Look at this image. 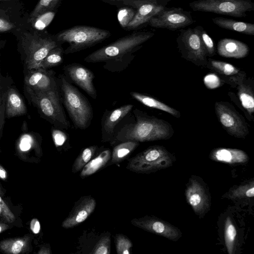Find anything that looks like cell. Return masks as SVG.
<instances>
[{"label":"cell","instance_id":"obj_18","mask_svg":"<svg viewBox=\"0 0 254 254\" xmlns=\"http://www.w3.org/2000/svg\"><path fill=\"white\" fill-rule=\"evenodd\" d=\"M171 0H155L142 4L125 30H135L147 23L150 19L163 9Z\"/></svg>","mask_w":254,"mask_h":254},{"label":"cell","instance_id":"obj_9","mask_svg":"<svg viewBox=\"0 0 254 254\" xmlns=\"http://www.w3.org/2000/svg\"><path fill=\"white\" fill-rule=\"evenodd\" d=\"M177 43L184 58L198 65L207 64V53L196 26L193 28L180 29Z\"/></svg>","mask_w":254,"mask_h":254},{"label":"cell","instance_id":"obj_23","mask_svg":"<svg viewBox=\"0 0 254 254\" xmlns=\"http://www.w3.org/2000/svg\"><path fill=\"white\" fill-rule=\"evenodd\" d=\"M245 74L234 78L232 83L237 86L238 95L243 108L253 118L254 112V92L252 88L244 81Z\"/></svg>","mask_w":254,"mask_h":254},{"label":"cell","instance_id":"obj_34","mask_svg":"<svg viewBox=\"0 0 254 254\" xmlns=\"http://www.w3.org/2000/svg\"><path fill=\"white\" fill-rule=\"evenodd\" d=\"M228 195L231 199L253 197L254 196V180L234 188L229 191Z\"/></svg>","mask_w":254,"mask_h":254},{"label":"cell","instance_id":"obj_10","mask_svg":"<svg viewBox=\"0 0 254 254\" xmlns=\"http://www.w3.org/2000/svg\"><path fill=\"white\" fill-rule=\"evenodd\" d=\"M195 22L190 11L181 7H166L158 12L147 23L156 28L177 30L188 26Z\"/></svg>","mask_w":254,"mask_h":254},{"label":"cell","instance_id":"obj_35","mask_svg":"<svg viewBox=\"0 0 254 254\" xmlns=\"http://www.w3.org/2000/svg\"><path fill=\"white\" fill-rule=\"evenodd\" d=\"M64 0H39L33 9L29 13V18H32L47 11H57Z\"/></svg>","mask_w":254,"mask_h":254},{"label":"cell","instance_id":"obj_7","mask_svg":"<svg viewBox=\"0 0 254 254\" xmlns=\"http://www.w3.org/2000/svg\"><path fill=\"white\" fill-rule=\"evenodd\" d=\"M174 160L165 147L154 145L129 159L127 168L137 173L149 174L171 167Z\"/></svg>","mask_w":254,"mask_h":254},{"label":"cell","instance_id":"obj_25","mask_svg":"<svg viewBox=\"0 0 254 254\" xmlns=\"http://www.w3.org/2000/svg\"><path fill=\"white\" fill-rule=\"evenodd\" d=\"M130 95L133 99L147 107L164 111L176 118L180 117V112L176 109L152 97L134 91L130 92Z\"/></svg>","mask_w":254,"mask_h":254},{"label":"cell","instance_id":"obj_27","mask_svg":"<svg viewBox=\"0 0 254 254\" xmlns=\"http://www.w3.org/2000/svg\"><path fill=\"white\" fill-rule=\"evenodd\" d=\"M139 145V142L134 141L121 142L115 146L111 153L110 164H118L123 161Z\"/></svg>","mask_w":254,"mask_h":254},{"label":"cell","instance_id":"obj_29","mask_svg":"<svg viewBox=\"0 0 254 254\" xmlns=\"http://www.w3.org/2000/svg\"><path fill=\"white\" fill-rule=\"evenodd\" d=\"M13 81L10 77L3 76L1 72L0 52V136L3 130L5 121V104L7 91Z\"/></svg>","mask_w":254,"mask_h":254},{"label":"cell","instance_id":"obj_32","mask_svg":"<svg viewBox=\"0 0 254 254\" xmlns=\"http://www.w3.org/2000/svg\"><path fill=\"white\" fill-rule=\"evenodd\" d=\"M237 236L236 229L230 217H227L224 224V240L229 254H233L235 251Z\"/></svg>","mask_w":254,"mask_h":254},{"label":"cell","instance_id":"obj_40","mask_svg":"<svg viewBox=\"0 0 254 254\" xmlns=\"http://www.w3.org/2000/svg\"><path fill=\"white\" fill-rule=\"evenodd\" d=\"M109 4L115 5L118 8L124 6H131L137 9L142 4L155 0H100Z\"/></svg>","mask_w":254,"mask_h":254},{"label":"cell","instance_id":"obj_36","mask_svg":"<svg viewBox=\"0 0 254 254\" xmlns=\"http://www.w3.org/2000/svg\"><path fill=\"white\" fill-rule=\"evenodd\" d=\"M136 11V9L129 6H124L118 8L117 19L122 28L125 29L134 17Z\"/></svg>","mask_w":254,"mask_h":254},{"label":"cell","instance_id":"obj_28","mask_svg":"<svg viewBox=\"0 0 254 254\" xmlns=\"http://www.w3.org/2000/svg\"><path fill=\"white\" fill-rule=\"evenodd\" d=\"M207 64L210 68L223 77H229L231 82L234 78L245 74L233 65L223 61L209 59Z\"/></svg>","mask_w":254,"mask_h":254},{"label":"cell","instance_id":"obj_21","mask_svg":"<svg viewBox=\"0 0 254 254\" xmlns=\"http://www.w3.org/2000/svg\"><path fill=\"white\" fill-rule=\"evenodd\" d=\"M211 160L229 164H243L247 162L249 157L243 150L239 149L217 148L210 153Z\"/></svg>","mask_w":254,"mask_h":254},{"label":"cell","instance_id":"obj_8","mask_svg":"<svg viewBox=\"0 0 254 254\" xmlns=\"http://www.w3.org/2000/svg\"><path fill=\"white\" fill-rule=\"evenodd\" d=\"M190 7L194 11L211 12L242 18L247 12L254 10L251 0H197L190 2Z\"/></svg>","mask_w":254,"mask_h":254},{"label":"cell","instance_id":"obj_49","mask_svg":"<svg viewBox=\"0 0 254 254\" xmlns=\"http://www.w3.org/2000/svg\"><path fill=\"white\" fill-rule=\"evenodd\" d=\"M7 0H0V2L3 1H7Z\"/></svg>","mask_w":254,"mask_h":254},{"label":"cell","instance_id":"obj_2","mask_svg":"<svg viewBox=\"0 0 254 254\" xmlns=\"http://www.w3.org/2000/svg\"><path fill=\"white\" fill-rule=\"evenodd\" d=\"M12 34L16 38L24 70L40 68L42 61L49 52L62 45L54 34L46 30H34L28 26L18 29Z\"/></svg>","mask_w":254,"mask_h":254},{"label":"cell","instance_id":"obj_17","mask_svg":"<svg viewBox=\"0 0 254 254\" xmlns=\"http://www.w3.org/2000/svg\"><path fill=\"white\" fill-rule=\"evenodd\" d=\"M96 201L90 195L81 197L76 201L68 216L64 220L62 227L73 228L84 221L94 211Z\"/></svg>","mask_w":254,"mask_h":254},{"label":"cell","instance_id":"obj_5","mask_svg":"<svg viewBox=\"0 0 254 254\" xmlns=\"http://www.w3.org/2000/svg\"><path fill=\"white\" fill-rule=\"evenodd\" d=\"M61 44H68L64 54L75 53L101 43L111 36L110 31L88 25H76L54 34Z\"/></svg>","mask_w":254,"mask_h":254},{"label":"cell","instance_id":"obj_39","mask_svg":"<svg viewBox=\"0 0 254 254\" xmlns=\"http://www.w3.org/2000/svg\"><path fill=\"white\" fill-rule=\"evenodd\" d=\"M111 238L110 234L106 235L100 238L96 244L91 254H109L110 253Z\"/></svg>","mask_w":254,"mask_h":254},{"label":"cell","instance_id":"obj_19","mask_svg":"<svg viewBox=\"0 0 254 254\" xmlns=\"http://www.w3.org/2000/svg\"><path fill=\"white\" fill-rule=\"evenodd\" d=\"M29 13L20 0L0 2V16L6 18L21 27L28 26Z\"/></svg>","mask_w":254,"mask_h":254},{"label":"cell","instance_id":"obj_20","mask_svg":"<svg viewBox=\"0 0 254 254\" xmlns=\"http://www.w3.org/2000/svg\"><path fill=\"white\" fill-rule=\"evenodd\" d=\"M217 52L222 57L241 59L248 55L249 48L246 43L240 41L230 38H224L218 42Z\"/></svg>","mask_w":254,"mask_h":254},{"label":"cell","instance_id":"obj_6","mask_svg":"<svg viewBox=\"0 0 254 254\" xmlns=\"http://www.w3.org/2000/svg\"><path fill=\"white\" fill-rule=\"evenodd\" d=\"M25 93L27 99L38 109L41 116L55 127L66 129L70 127L62 105L59 86L46 92L25 89Z\"/></svg>","mask_w":254,"mask_h":254},{"label":"cell","instance_id":"obj_47","mask_svg":"<svg viewBox=\"0 0 254 254\" xmlns=\"http://www.w3.org/2000/svg\"><path fill=\"white\" fill-rule=\"evenodd\" d=\"M0 177L3 179L5 178V172L1 169L0 170Z\"/></svg>","mask_w":254,"mask_h":254},{"label":"cell","instance_id":"obj_51","mask_svg":"<svg viewBox=\"0 0 254 254\" xmlns=\"http://www.w3.org/2000/svg\"><path fill=\"white\" fill-rule=\"evenodd\" d=\"M1 227L0 226V231H1Z\"/></svg>","mask_w":254,"mask_h":254},{"label":"cell","instance_id":"obj_22","mask_svg":"<svg viewBox=\"0 0 254 254\" xmlns=\"http://www.w3.org/2000/svg\"><path fill=\"white\" fill-rule=\"evenodd\" d=\"M27 112L25 104L16 88L11 85L8 89L5 98L6 118H12L25 115Z\"/></svg>","mask_w":254,"mask_h":254},{"label":"cell","instance_id":"obj_13","mask_svg":"<svg viewBox=\"0 0 254 254\" xmlns=\"http://www.w3.org/2000/svg\"><path fill=\"white\" fill-rule=\"evenodd\" d=\"M25 89L35 92H46L59 87L55 72L42 68L24 70Z\"/></svg>","mask_w":254,"mask_h":254},{"label":"cell","instance_id":"obj_46","mask_svg":"<svg viewBox=\"0 0 254 254\" xmlns=\"http://www.w3.org/2000/svg\"><path fill=\"white\" fill-rule=\"evenodd\" d=\"M6 43V40L2 39L0 37V52L2 49H3Z\"/></svg>","mask_w":254,"mask_h":254},{"label":"cell","instance_id":"obj_42","mask_svg":"<svg viewBox=\"0 0 254 254\" xmlns=\"http://www.w3.org/2000/svg\"><path fill=\"white\" fill-rule=\"evenodd\" d=\"M52 135L54 143L57 147L63 146L67 140L66 134L60 128H57L53 129Z\"/></svg>","mask_w":254,"mask_h":254},{"label":"cell","instance_id":"obj_24","mask_svg":"<svg viewBox=\"0 0 254 254\" xmlns=\"http://www.w3.org/2000/svg\"><path fill=\"white\" fill-rule=\"evenodd\" d=\"M213 22L219 27L235 31L247 35H254V24L251 23L236 21L222 17L212 18Z\"/></svg>","mask_w":254,"mask_h":254},{"label":"cell","instance_id":"obj_15","mask_svg":"<svg viewBox=\"0 0 254 254\" xmlns=\"http://www.w3.org/2000/svg\"><path fill=\"white\" fill-rule=\"evenodd\" d=\"M133 107L132 104H126L104 113L101 124L102 142L113 143L117 126L129 113Z\"/></svg>","mask_w":254,"mask_h":254},{"label":"cell","instance_id":"obj_52","mask_svg":"<svg viewBox=\"0 0 254 254\" xmlns=\"http://www.w3.org/2000/svg\"></svg>","mask_w":254,"mask_h":254},{"label":"cell","instance_id":"obj_37","mask_svg":"<svg viewBox=\"0 0 254 254\" xmlns=\"http://www.w3.org/2000/svg\"><path fill=\"white\" fill-rule=\"evenodd\" d=\"M115 245L117 253L118 254H129L132 247L131 241L123 234H118L115 236Z\"/></svg>","mask_w":254,"mask_h":254},{"label":"cell","instance_id":"obj_44","mask_svg":"<svg viewBox=\"0 0 254 254\" xmlns=\"http://www.w3.org/2000/svg\"><path fill=\"white\" fill-rule=\"evenodd\" d=\"M30 147L29 143L26 140H23L21 143L20 148L22 151H26Z\"/></svg>","mask_w":254,"mask_h":254},{"label":"cell","instance_id":"obj_3","mask_svg":"<svg viewBox=\"0 0 254 254\" xmlns=\"http://www.w3.org/2000/svg\"><path fill=\"white\" fill-rule=\"evenodd\" d=\"M133 112L135 122L125 124L119 129L113 144L117 141L139 142L167 139L172 135L173 129L167 122L149 116L137 109Z\"/></svg>","mask_w":254,"mask_h":254},{"label":"cell","instance_id":"obj_43","mask_svg":"<svg viewBox=\"0 0 254 254\" xmlns=\"http://www.w3.org/2000/svg\"><path fill=\"white\" fill-rule=\"evenodd\" d=\"M23 246V243L22 241L20 240L16 241L13 243L11 248V251L12 253L14 254H19Z\"/></svg>","mask_w":254,"mask_h":254},{"label":"cell","instance_id":"obj_50","mask_svg":"<svg viewBox=\"0 0 254 254\" xmlns=\"http://www.w3.org/2000/svg\"><path fill=\"white\" fill-rule=\"evenodd\" d=\"M1 201V198L0 197V203Z\"/></svg>","mask_w":254,"mask_h":254},{"label":"cell","instance_id":"obj_4","mask_svg":"<svg viewBox=\"0 0 254 254\" xmlns=\"http://www.w3.org/2000/svg\"><path fill=\"white\" fill-rule=\"evenodd\" d=\"M58 82L62 103L74 127L80 129L87 128L93 116L90 103L64 75H60Z\"/></svg>","mask_w":254,"mask_h":254},{"label":"cell","instance_id":"obj_48","mask_svg":"<svg viewBox=\"0 0 254 254\" xmlns=\"http://www.w3.org/2000/svg\"><path fill=\"white\" fill-rule=\"evenodd\" d=\"M36 221H37V220H36V219H33V220H32V221H31V229L32 230H33V227H34V224H35V222H36Z\"/></svg>","mask_w":254,"mask_h":254},{"label":"cell","instance_id":"obj_41","mask_svg":"<svg viewBox=\"0 0 254 254\" xmlns=\"http://www.w3.org/2000/svg\"><path fill=\"white\" fill-rule=\"evenodd\" d=\"M21 28L22 27L6 18L0 16V33H10L12 34L16 30Z\"/></svg>","mask_w":254,"mask_h":254},{"label":"cell","instance_id":"obj_33","mask_svg":"<svg viewBox=\"0 0 254 254\" xmlns=\"http://www.w3.org/2000/svg\"><path fill=\"white\" fill-rule=\"evenodd\" d=\"M97 149L98 146L96 145H92L84 148L73 162L72 172L75 173L81 170L91 160Z\"/></svg>","mask_w":254,"mask_h":254},{"label":"cell","instance_id":"obj_26","mask_svg":"<svg viewBox=\"0 0 254 254\" xmlns=\"http://www.w3.org/2000/svg\"><path fill=\"white\" fill-rule=\"evenodd\" d=\"M111 151L106 149L91 159L81 170L80 176L84 178L93 175L104 167L111 159Z\"/></svg>","mask_w":254,"mask_h":254},{"label":"cell","instance_id":"obj_38","mask_svg":"<svg viewBox=\"0 0 254 254\" xmlns=\"http://www.w3.org/2000/svg\"><path fill=\"white\" fill-rule=\"evenodd\" d=\"M196 27L202 44L206 50L207 56H213L216 52L215 43L202 26H197Z\"/></svg>","mask_w":254,"mask_h":254},{"label":"cell","instance_id":"obj_30","mask_svg":"<svg viewBox=\"0 0 254 254\" xmlns=\"http://www.w3.org/2000/svg\"><path fill=\"white\" fill-rule=\"evenodd\" d=\"M57 11H47L40 13L34 18H28V26L34 30H45L53 20Z\"/></svg>","mask_w":254,"mask_h":254},{"label":"cell","instance_id":"obj_11","mask_svg":"<svg viewBox=\"0 0 254 254\" xmlns=\"http://www.w3.org/2000/svg\"><path fill=\"white\" fill-rule=\"evenodd\" d=\"M215 110L217 119L225 130L231 135L237 138H244L249 129L242 117L227 102H217Z\"/></svg>","mask_w":254,"mask_h":254},{"label":"cell","instance_id":"obj_45","mask_svg":"<svg viewBox=\"0 0 254 254\" xmlns=\"http://www.w3.org/2000/svg\"><path fill=\"white\" fill-rule=\"evenodd\" d=\"M40 229V225L39 222L37 220L34 224L33 227V229L32 230L33 232L35 234H37L39 233Z\"/></svg>","mask_w":254,"mask_h":254},{"label":"cell","instance_id":"obj_12","mask_svg":"<svg viewBox=\"0 0 254 254\" xmlns=\"http://www.w3.org/2000/svg\"><path fill=\"white\" fill-rule=\"evenodd\" d=\"M130 222L135 227L173 241H178L182 236L178 228L156 217L146 215L132 219Z\"/></svg>","mask_w":254,"mask_h":254},{"label":"cell","instance_id":"obj_16","mask_svg":"<svg viewBox=\"0 0 254 254\" xmlns=\"http://www.w3.org/2000/svg\"><path fill=\"white\" fill-rule=\"evenodd\" d=\"M188 203L197 215H202L210 206V199L204 187L197 180L190 179L185 191Z\"/></svg>","mask_w":254,"mask_h":254},{"label":"cell","instance_id":"obj_14","mask_svg":"<svg viewBox=\"0 0 254 254\" xmlns=\"http://www.w3.org/2000/svg\"><path fill=\"white\" fill-rule=\"evenodd\" d=\"M63 69L74 83L91 98H96L97 95L93 83L95 76L91 70L76 63L66 65L64 66Z\"/></svg>","mask_w":254,"mask_h":254},{"label":"cell","instance_id":"obj_1","mask_svg":"<svg viewBox=\"0 0 254 254\" xmlns=\"http://www.w3.org/2000/svg\"><path fill=\"white\" fill-rule=\"evenodd\" d=\"M154 35L149 31L128 34L92 52L84 61L89 63H102L103 67L109 71L120 72L128 66L143 44Z\"/></svg>","mask_w":254,"mask_h":254},{"label":"cell","instance_id":"obj_31","mask_svg":"<svg viewBox=\"0 0 254 254\" xmlns=\"http://www.w3.org/2000/svg\"><path fill=\"white\" fill-rule=\"evenodd\" d=\"M64 50L59 45L51 50L42 61L40 68L49 69L61 64L63 62Z\"/></svg>","mask_w":254,"mask_h":254}]
</instances>
